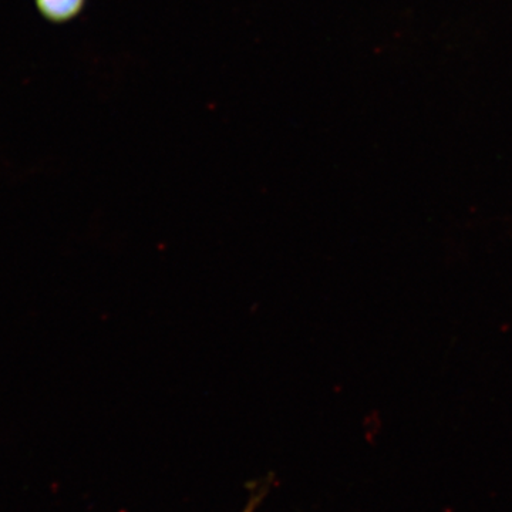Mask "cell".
I'll return each mask as SVG.
<instances>
[{"instance_id": "1", "label": "cell", "mask_w": 512, "mask_h": 512, "mask_svg": "<svg viewBox=\"0 0 512 512\" xmlns=\"http://www.w3.org/2000/svg\"><path fill=\"white\" fill-rule=\"evenodd\" d=\"M86 0H36L37 9L50 22L63 23L82 12Z\"/></svg>"}, {"instance_id": "2", "label": "cell", "mask_w": 512, "mask_h": 512, "mask_svg": "<svg viewBox=\"0 0 512 512\" xmlns=\"http://www.w3.org/2000/svg\"><path fill=\"white\" fill-rule=\"evenodd\" d=\"M245 512H249V511H245Z\"/></svg>"}]
</instances>
